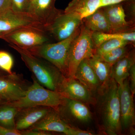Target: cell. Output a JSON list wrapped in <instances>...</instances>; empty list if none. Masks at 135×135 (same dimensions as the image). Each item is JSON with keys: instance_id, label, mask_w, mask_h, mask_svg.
Segmentation results:
<instances>
[{"instance_id": "836d02e7", "label": "cell", "mask_w": 135, "mask_h": 135, "mask_svg": "<svg viewBox=\"0 0 135 135\" xmlns=\"http://www.w3.org/2000/svg\"><path fill=\"white\" fill-rule=\"evenodd\" d=\"M2 76V75H1V74H0V76Z\"/></svg>"}, {"instance_id": "4fadbf2b", "label": "cell", "mask_w": 135, "mask_h": 135, "mask_svg": "<svg viewBox=\"0 0 135 135\" xmlns=\"http://www.w3.org/2000/svg\"><path fill=\"white\" fill-rule=\"evenodd\" d=\"M56 0H31L27 13L40 23L44 29L63 11L55 7Z\"/></svg>"}, {"instance_id": "7a4b0ae2", "label": "cell", "mask_w": 135, "mask_h": 135, "mask_svg": "<svg viewBox=\"0 0 135 135\" xmlns=\"http://www.w3.org/2000/svg\"><path fill=\"white\" fill-rule=\"evenodd\" d=\"M9 46L19 53L23 62L41 85L59 92L65 76L58 68L48 61L32 55L25 49L14 44H9Z\"/></svg>"}, {"instance_id": "603a6c76", "label": "cell", "mask_w": 135, "mask_h": 135, "mask_svg": "<svg viewBox=\"0 0 135 135\" xmlns=\"http://www.w3.org/2000/svg\"><path fill=\"white\" fill-rule=\"evenodd\" d=\"M19 109L5 103L0 105V125L10 129H16L15 119Z\"/></svg>"}, {"instance_id": "3957f363", "label": "cell", "mask_w": 135, "mask_h": 135, "mask_svg": "<svg viewBox=\"0 0 135 135\" xmlns=\"http://www.w3.org/2000/svg\"><path fill=\"white\" fill-rule=\"evenodd\" d=\"M80 32V27L70 37L57 43L47 42L25 49L32 55L51 63L58 68L64 76L67 77L69 49L73 41L79 35Z\"/></svg>"}, {"instance_id": "83f0119b", "label": "cell", "mask_w": 135, "mask_h": 135, "mask_svg": "<svg viewBox=\"0 0 135 135\" xmlns=\"http://www.w3.org/2000/svg\"><path fill=\"white\" fill-rule=\"evenodd\" d=\"M11 9L15 12L27 13L31 0H11Z\"/></svg>"}, {"instance_id": "277c9868", "label": "cell", "mask_w": 135, "mask_h": 135, "mask_svg": "<svg viewBox=\"0 0 135 135\" xmlns=\"http://www.w3.org/2000/svg\"><path fill=\"white\" fill-rule=\"evenodd\" d=\"M32 79L33 81L26 90L24 96L17 101L5 103L19 109L42 106L56 110L65 103L66 98L60 93L44 88L34 77Z\"/></svg>"}, {"instance_id": "7c38bea8", "label": "cell", "mask_w": 135, "mask_h": 135, "mask_svg": "<svg viewBox=\"0 0 135 135\" xmlns=\"http://www.w3.org/2000/svg\"><path fill=\"white\" fill-rule=\"evenodd\" d=\"M59 93L69 99L95 105L96 99L94 94L74 78L65 77L61 83Z\"/></svg>"}, {"instance_id": "44dd1931", "label": "cell", "mask_w": 135, "mask_h": 135, "mask_svg": "<svg viewBox=\"0 0 135 135\" xmlns=\"http://www.w3.org/2000/svg\"><path fill=\"white\" fill-rule=\"evenodd\" d=\"M86 59L98 78L101 87L106 86L112 78L111 73L112 65L95 54Z\"/></svg>"}, {"instance_id": "9a60e30c", "label": "cell", "mask_w": 135, "mask_h": 135, "mask_svg": "<svg viewBox=\"0 0 135 135\" xmlns=\"http://www.w3.org/2000/svg\"><path fill=\"white\" fill-rule=\"evenodd\" d=\"M52 109L42 106L19 109L15 119L16 129L20 131L29 129L45 117Z\"/></svg>"}, {"instance_id": "d6a6232c", "label": "cell", "mask_w": 135, "mask_h": 135, "mask_svg": "<svg viewBox=\"0 0 135 135\" xmlns=\"http://www.w3.org/2000/svg\"><path fill=\"white\" fill-rule=\"evenodd\" d=\"M5 103V101H3V100H1V99H0V105H1L3 104H4Z\"/></svg>"}, {"instance_id": "d6986e66", "label": "cell", "mask_w": 135, "mask_h": 135, "mask_svg": "<svg viewBox=\"0 0 135 135\" xmlns=\"http://www.w3.org/2000/svg\"><path fill=\"white\" fill-rule=\"evenodd\" d=\"M135 64L134 47L128 54L112 66L111 76L118 85L123 84L129 75V70L133 64Z\"/></svg>"}, {"instance_id": "2e32d148", "label": "cell", "mask_w": 135, "mask_h": 135, "mask_svg": "<svg viewBox=\"0 0 135 135\" xmlns=\"http://www.w3.org/2000/svg\"><path fill=\"white\" fill-rule=\"evenodd\" d=\"M73 127L61 118L56 110L52 109L45 117L28 129L58 132L70 135Z\"/></svg>"}, {"instance_id": "4316f807", "label": "cell", "mask_w": 135, "mask_h": 135, "mask_svg": "<svg viewBox=\"0 0 135 135\" xmlns=\"http://www.w3.org/2000/svg\"><path fill=\"white\" fill-rule=\"evenodd\" d=\"M128 22L135 25V0H126L122 2Z\"/></svg>"}, {"instance_id": "30bf717a", "label": "cell", "mask_w": 135, "mask_h": 135, "mask_svg": "<svg viewBox=\"0 0 135 135\" xmlns=\"http://www.w3.org/2000/svg\"><path fill=\"white\" fill-rule=\"evenodd\" d=\"M29 27L44 29L40 23L28 13L15 12L11 9L0 14V38L17 29Z\"/></svg>"}, {"instance_id": "7402d4cb", "label": "cell", "mask_w": 135, "mask_h": 135, "mask_svg": "<svg viewBox=\"0 0 135 135\" xmlns=\"http://www.w3.org/2000/svg\"><path fill=\"white\" fill-rule=\"evenodd\" d=\"M92 38L95 48L104 42L113 39L126 40L135 45V31L121 33H105L92 32Z\"/></svg>"}, {"instance_id": "d4e9b609", "label": "cell", "mask_w": 135, "mask_h": 135, "mask_svg": "<svg viewBox=\"0 0 135 135\" xmlns=\"http://www.w3.org/2000/svg\"><path fill=\"white\" fill-rule=\"evenodd\" d=\"M132 46H134L132 44H129L123 47H120L99 56L104 61L113 65L127 56L133 49Z\"/></svg>"}, {"instance_id": "cb8c5ba5", "label": "cell", "mask_w": 135, "mask_h": 135, "mask_svg": "<svg viewBox=\"0 0 135 135\" xmlns=\"http://www.w3.org/2000/svg\"><path fill=\"white\" fill-rule=\"evenodd\" d=\"M132 44L135 46V44L131 42L120 39H113L104 42L98 47L96 48L94 54L97 56H101L110 51L118 48Z\"/></svg>"}, {"instance_id": "e0dca14e", "label": "cell", "mask_w": 135, "mask_h": 135, "mask_svg": "<svg viewBox=\"0 0 135 135\" xmlns=\"http://www.w3.org/2000/svg\"><path fill=\"white\" fill-rule=\"evenodd\" d=\"M103 0H72L64 12L81 20L103 7Z\"/></svg>"}, {"instance_id": "9c48e42d", "label": "cell", "mask_w": 135, "mask_h": 135, "mask_svg": "<svg viewBox=\"0 0 135 135\" xmlns=\"http://www.w3.org/2000/svg\"><path fill=\"white\" fill-rule=\"evenodd\" d=\"M30 85L22 75L16 73L0 76V99L5 103L18 100L24 96Z\"/></svg>"}, {"instance_id": "484cf974", "label": "cell", "mask_w": 135, "mask_h": 135, "mask_svg": "<svg viewBox=\"0 0 135 135\" xmlns=\"http://www.w3.org/2000/svg\"><path fill=\"white\" fill-rule=\"evenodd\" d=\"M14 65V59L9 53L5 51L0 50V69L8 74L12 75V68Z\"/></svg>"}, {"instance_id": "8fae6325", "label": "cell", "mask_w": 135, "mask_h": 135, "mask_svg": "<svg viewBox=\"0 0 135 135\" xmlns=\"http://www.w3.org/2000/svg\"><path fill=\"white\" fill-rule=\"evenodd\" d=\"M82 20L69 14L61 12L45 28L57 41L67 38L79 28Z\"/></svg>"}, {"instance_id": "5bb4252c", "label": "cell", "mask_w": 135, "mask_h": 135, "mask_svg": "<svg viewBox=\"0 0 135 135\" xmlns=\"http://www.w3.org/2000/svg\"><path fill=\"white\" fill-rule=\"evenodd\" d=\"M108 19L112 33H121L135 31V25L126 19L122 2L102 7Z\"/></svg>"}, {"instance_id": "52a82bcc", "label": "cell", "mask_w": 135, "mask_h": 135, "mask_svg": "<svg viewBox=\"0 0 135 135\" xmlns=\"http://www.w3.org/2000/svg\"><path fill=\"white\" fill-rule=\"evenodd\" d=\"M43 28L29 27L17 29L3 36L1 39L9 44L24 49L42 45L49 41Z\"/></svg>"}, {"instance_id": "8992f818", "label": "cell", "mask_w": 135, "mask_h": 135, "mask_svg": "<svg viewBox=\"0 0 135 135\" xmlns=\"http://www.w3.org/2000/svg\"><path fill=\"white\" fill-rule=\"evenodd\" d=\"M87 104L66 98L65 103L57 109L61 118L73 127L80 128L92 122V116Z\"/></svg>"}, {"instance_id": "4dcf8cb0", "label": "cell", "mask_w": 135, "mask_h": 135, "mask_svg": "<svg viewBox=\"0 0 135 135\" xmlns=\"http://www.w3.org/2000/svg\"><path fill=\"white\" fill-rule=\"evenodd\" d=\"M11 0H0V14L11 9Z\"/></svg>"}, {"instance_id": "ffe728a7", "label": "cell", "mask_w": 135, "mask_h": 135, "mask_svg": "<svg viewBox=\"0 0 135 135\" xmlns=\"http://www.w3.org/2000/svg\"><path fill=\"white\" fill-rule=\"evenodd\" d=\"M84 26L92 32L112 33V30L108 19L102 7L82 19Z\"/></svg>"}, {"instance_id": "ba28073f", "label": "cell", "mask_w": 135, "mask_h": 135, "mask_svg": "<svg viewBox=\"0 0 135 135\" xmlns=\"http://www.w3.org/2000/svg\"><path fill=\"white\" fill-rule=\"evenodd\" d=\"M118 94L120 104V123L122 134L129 132L134 134L135 112L133 95L131 92L128 78L123 84L118 85Z\"/></svg>"}, {"instance_id": "6da1fadb", "label": "cell", "mask_w": 135, "mask_h": 135, "mask_svg": "<svg viewBox=\"0 0 135 135\" xmlns=\"http://www.w3.org/2000/svg\"><path fill=\"white\" fill-rule=\"evenodd\" d=\"M99 125L107 135L122 134L118 85L111 78L108 84L101 87L95 95Z\"/></svg>"}, {"instance_id": "ac0fdd59", "label": "cell", "mask_w": 135, "mask_h": 135, "mask_svg": "<svg viewBox=\"0 0 135 135\" xmlns=\"http://www.w3.org/2000/svg\"><path fill=\"white\" fill-rule=\"evenodd\" d=\"M74 78L86 87L94 96L101 88V83L86 59L83 60L78 66Z\"/></svg>"}, {"instance_id": "1f68e13d", "label": "cell", "mask_w": 135, "mask_h": 135, "mask_svg": "<svg viewBox=\"0 0 135 135\" xmlns=\"http://www.w3.org/2000/svg\"><path fill=\"white\" fill-rule=\"evenodd\" d=\"M95 133L90 131L83 130L81 129L73 127L70 135H93Z\"/></svg>"}, {"instance_id": "f1b7e54d", "label": "cell", "mask_w": 135, "mask_h": 135, "mask_svg": "<svg viewBox=\"0 0 135 135\" xmlns=\"http://www.w3.org/2000/svg\"><path fill=\"white\" fill-rule=\"evenodd\" d=\"M128 78L131 92L134 95L135 93V64L131 67Z\"/></svg>"}, {"instance_id": "5b68a950", "label": "cell", "mask_w": 135, "mask_h": 135, "mask_svg": "<svg viewBox=\"0 0 135 135\" xmlns=\"http://www.w3.org/2000/svg\"><path fill=\"white\" fill-rule=\"evenodd\" d=\"M92 32L82 23L80 27V33L73 41L69 49L67 77L74 78L81 62L94 55L95 48L92 40Z\"/></svg>"}, {"instance_id": "f546056e", "label": "cell", "mask_w": 135, "mask_h": 135, "mask_svg": "<svg viewBox=\"0 0 135 135\" xmlns=\"http://www.w3.org/2000/svg\"><path fill=\"white\" fill-rule=\"evenodd\" d=\"M0 135H23V131L10 129L0 125Z\"/></svg>"}]
</instances>
